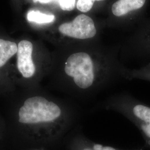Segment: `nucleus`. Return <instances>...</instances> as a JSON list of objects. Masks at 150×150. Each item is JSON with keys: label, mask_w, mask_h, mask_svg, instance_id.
Here are the masks:
<instances>
[{"label": "nucleus", "mask_w": 150, "mask_h": 150, "mask_svg": "<svg viewBox=\"0 0 150 150\" xmlns=\"http://www.w3.org/2000/svg\"><path fill=\"white\" fill-rule=\"evenodd\" d=\"M120 50L121 46H107L100 40L67 46L58 66L57 82L71 95L92 96L122 78Z\"/></svg>", "instance_id": "obj_1"}, {"label": "nucleus", "mask_w": 150, "mask_h": 150, "mask_svg": "<svg viewBox=\"0 0 150 150\" xmlns=\"http://www.w3.org/2000/svg\"><path fill=\"white\" fill-rule=\"evenodd\" d=\"M18 116L20 123L36 127L50 136L62 133L75 118L71 109L42 95L26 99L19 109Z\"/></svg>", "instance_id": "obj_2"}, {"label": "nucleus", "mask_w": 150, "mask_h": 150, "mask_svg": "<svg viewBox=\"0 0 150 150\" xmlns=\"http://www.w3.org/2000/svg\"><path fill=\"white\" fill-rule=\"evenodd\" d=\"M102 107L118 113L134 124L150 144V106L131 95L121 92L109 97Z\"/></svg>", "instance_id": "obj_3"}, {"label": "nucleus", "mask_w": 150, "mask_h": 150, "mask_svg": "<svg viewBox=\"0 0 150 150\" xmlns=\"http://www.w3.org/2000/svg\"><path fill=\"white\" fill-rule=\"evenodd\" d=\"M101 25L90 14L79 13L70 21L57 27L59 35L68 40L67 46L97 41L100 39Z\"/></svg>", "instance_id": "obj_4"}, {"label": "nucleus", "mask_w": 150, "mask_h": 150, "mask_svg": "<svg viewBox=\"0 0 150 150\" xmlns=\"http://www.w3.org/2000/svg\"><path fill=\"white\" fill-rule=\"evenodd\" d=\"M149 0H111L105 25L111 27L134 26L146 15Z\"/></svg>", "instance_id": "obj_5"}, {"label": "nucleus", "mask_w": 150, "mask_h": 150, "mask_svg": "<svg viewBox=\"0 0 150 150\" xmlns=\"http://www.w3.org/2000/svg\"><path fill=\"white\" fill-rule=\"evenodd\" d=\"M128 57L150 62V14L145 15L135 26L121 46L120 52Z\"/></svg>", "instance_id": "obj_6"}, {"label": "nucleus", "mask_w": 150, "mask_h": 150, "mask_svg": "<svg viewBox=\"0 0 150 150\" xmlns=\"http://www.w3.org/2000/svg\"><path fill=\"white\" fill-rule=\"evenodd\" d=\"M33 46L30 41L23 40L18 44L17 68L25 79H31L36 74L37 69L32 58Z\"/></svg>", "instance_id": "obj_7"}, {"label": "nucleus", "mask_w": 150, "mask_h": 150, "mask_svg": "<svg viewBox=\"0 0 150 150\" xmlns=\"http://www.w3.org/2000/svg\"><path fill=\"white\" fill-rule=\"evenodd\" d=\"M121 77L126 80H140L150 82V62L137 69H129L124 66Z\"/></svg>", "instance_id": "obj_8"}, {"label": "nucleus", "mask_w": 150, "mask_h": 150, "mask_svg": "<svg viewBox=\"0 0 150 150\" xmlns=\"http://www.w3.org/2000/svg\"><path fill=\"white\" fill-rule=\"evenodd\" d=\"M18 45L10 41L0 39V68L3 67L11 57L17 54Z\"/></svg>", "instance_id": "obj_9"}, {"label": "nucleus", "mask_w": 150, "mask_h": 150, "mask_svg": "<svg viewBox=\"0 0 150 150\" xmlns=\"http://www.w3.org/2000/svg\"><path fill=\"white\" fill-rule=\"evenodd\" d=\"M111 1L108 0H77L76 4V9L80 13L90 14L92 11L98 6L103 5Z\"/></svg>", "instance_id": "obj_10"}, {"label": "nucleus", "mask_w": 150, "mask_h": 150, "mask_svg": "<svg viewBox=\"0 0 150 150\" xmlns=\"http://www.w3.org/2000/svg\"><path fill=\"white\" fill-rule=\"evenodd\" d=\"M27 19L28 21L38 24H50L54 21L56 17L53 14L32 10L27 13Z\"/></svg>", "instance_id": "obj_11"}, {"label": "nucleus", "mask_w": 150, "mask_h": 150, "mask_svg": "<svg viewBox=\"0 0 150 150\" xmlns=\"http://www.w3.org/2000/svg\"><path fill=\"white\" fill-rule=\"evenodd\" d=\"M78 142L80 144L79 150H118L111 146L86 142L85 139L81 137Z\"/></svg>", "instance_id": "obj_12"}, {"label": "nucleus", "mask_w": 150, "mask_h": 150, "mask_svg": "<svg viewBox=\"0 0 150 150\" xmlns=\"http://www.w3.org/2000/svg\"><path fill=\"white\" fill-rule=\"evenodd\" d=\"M60 8L65 11H71L76 8L77 0H57Z\"/></svg>", "instance_id": "obj_13"}, {"label": "nucleus", "mask_w": 150, "mask_h": 150, "mask_svg": "<svg viewBox=\"0 0 150 150\" xmlns=\"http://www.w3.org/2000/svg\"><path fill=\"white\" fill-rule=\"evenodd\" d=\"M36 1H38L41 3H42V4H47L48 2H50L52 0H35Z\"/></svg>", "instance_id": "obj_14"}]
</instances>
